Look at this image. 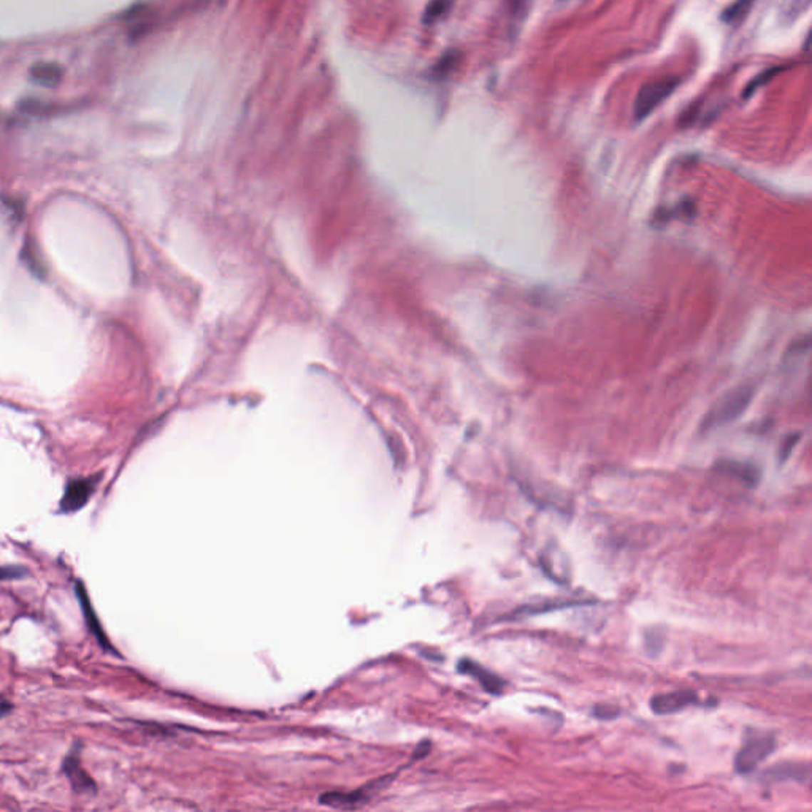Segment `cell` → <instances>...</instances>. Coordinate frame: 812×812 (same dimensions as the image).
Instances as JSON below:
<instances>
[{
    "mask_svg": "<svg viewBox=\"0 0 812 812\" xmlns=\"http://www.w3.org/2000/svg\"><path fill=\"white\" fill-rule=\"evenodd\" d=\"M11 708H13L11 703L6 701L4 697H0V717H4V716L9 714V712L11 711Z\"/></svg>",
    "mask_w": 812,
    "mask_h": 812,
    "instance_id": "21",
    "label": "cell"
},
{
    "mask_svg": "<svg viewBox=\"0 0 812 812\" xmlns=\"http://www.w3.org/2000/svg\"><path fill=\"white\" fill-rule=\"evenodd\" d=\"M366 800H369V796L365 795V790H360V792H351V793H326L321 796L319 801L332 808L348 809V808H356L357 804H362Z\"/></svg>",
    "mask_w": 812,
    "mask_h": 812,
    "instance_id": "11",
    "label": "cell"
},
{
    "mask_svg": "<svg viewBox=\"0 0 812 812\" xmlns=\"http://www.w3.org/2000/svg\"><path fill=\"white\" fill-rule=\"evenodd\" d=\"M811 774V766L808 764H796V761H782L779 765H774L768 768L764 773L765 782H786V781H795V782H806Z\"/></svg>",
    "mask_w": 812,
    "mask_h": 812,
    "instance_id": "8",
    "label": "cell"
},
{
    "mask_svg": "<svg viewBox=\"0 0 812 812\" xmlns=\"http://www.w3.org/2000/svg\"><path fill=\"white\" fill-rule=\"evenodd\" d=\"M454 2L456 0H430L426 10H423V24L432 26L441 21L453 9Z\"/></svg>",
    "mask_w": 812,
    "mask_h": 812,
    "instance_id": "14",
    "label": "cell"
},
{
    "mask_svg": "<svg viewBox=\"0 0 812 812\" xmlns=\"http://www.w3.org/2000/svg\"><path fill=\"white\" fill-rule=\"evenodd\" d=\"M78 755H80L78 747H76V751L73 749L67 755L66 760H63V765H62L63 773H66L68 781L72 782V786L76 792L94 793L96 792V782L91 779L88 773L81 768Z\"/></svg>",
    "mask_w": 812,
    "mask_h": 812,
    "instance_id": "9",
    "label": "cell"
},
{
    "mask_svg": "<svg viewBox=\"0 0 812 812\" xmlns=\"http://www.w3.org/2000/svg\"><path fill=\"white\" fill-rule=\"evenodd\" d=\"M787 441H788V444L786 443V444H783V446H782V449H781V462L786 461V458L790 456V451H792V448L795 446V443L798 441V435H793V436L787 438Z\"/></svg>",
    "mask_w": 812,
    "mask_h": 812,
    "instance_id": "20",
    "label": "cell"
},
{
    "mask_svg": "<svg viewBox=\"0 0 812 812\" xmlns=\"http://www.w3.org/2000/svg\"><path fill=\"white\" fill-rule=\"evenodd\" d=\"M755 2H757V0H734L730 6H726V9L722 11V19L729 24L739 23L741 19H744L747 16V13H749Z\"/></svg>",
    "mask_w": 812,
    "mask_h": 812,
    "instance_id": "15",
    "label": "cell"
},
{
    "mask_svg": "<svg viewBox=\"0 0 812 812\" xmlns=\"http://www.w3.org/2000/svg\"><path fill=\"white\" fill-rule=\"evenodd\" d=\"M592 714L600 720H612L620 714V711L619 708H614L611 704H597Z\"/></svg>",
    "mask_w": 812,
    "mask_h": 812,
    "instance_id": "19",
    "label": "cell"
},
{
    "mask_svg": "<svg viewBox=\"0 0 812 812\" xmlns=\"http://www.w3.org/2000/svg\"><path fill=\"white\" fill-rule=\"evenodd\" d=\"M27 576V568L19 565H4L0 567V581H15Z\"/></svg>",
    "mask_w": 812,
    "mask_h": 812,
    "instance_id": "18",
    "label": "cell"
},
{
    "mask_svg": "<svg viewBox=\"0 0 812 812\" xmlns=\"http://www.w3.org/2000/svg\"><path fill=\"white\" fill-rule=\"evenodd\" d=\"M679 84H681L679 78H676V76H668V78L655 80L652 83H647L646 86H642L637 96V101H634V107H633L634 119H637V121H642V119L647 118L657 107H660V105L674 93Z\"/></svg>",
    "mask_w": 812,
    "mask_h": 812,
    "instance_id": "3",
    "label": "cell"
},
{
    "mask_svg": "<svg viewBox=\"0 0 812 812\" xmlns=\"http://www.w3.org/2000/svg\"><path fill=\"white\" fill-rule=\"evenodd\" d=\"M752 397L754 389L749 386L738 387V389L726 392L722 399L716 401L708 414L704 416L701 422V432H709V430L726 426L729 422L738 419L746 411V408L751 405Z\"/></svg>",
    "mask_w": 812,
    "mask_h": 812,
    "instance_id": "1",
    "label": "cell"
},
{
    "mask_svg": "<svg viewBox=\"0 0 812 812\" xmlns=\"http://www.w3.org/2000/svg\"><path fill=\"white\" fill-rule=\"evenodd\" d=\"M97 483H98V476L75 479V481L68 483L59 503V511L70 514L81 510V508L89 501L91 495L94 493Z\"/></svg>",
    "mask_w": 812,
    "mask_h": 812,
    "instance_id": "5",
    "label": "cell"
},
{
    "mask_svg": "<svg viewBox=\"0 0 812 812\" xmlns=\"http://www.w3.org/2000/svg\"><path fill=\"white\" fill-rule=\"evenodd\" d=\"M458 61H461V56L456 51H451L446 53L443 56V58L436 62V66L433 67V76L435 78H446L449 73L454 72V68L457 67Z\"/></svg>",
    "mask_w": 812,
    "mask_h": 812,
    "instance_id": "16",
    "label": "cell"
},
{
    "mask_svg": "<svg viewBox=\"0 0 812 812\" xmlns=\"http://www.w3.org/2000/svg\"><path fill=\"white\" fill-rule=\"evenodd\" d=\"M31 76L34 81L45 84V86H56L62 81L63 72L56 63H35L31 68Z\"/></svg>",
    "mask_w": 812,
    "mask_h": 812,
    "instance_id": "13",
    "label": "cell"
},
{
    "mask_svg": "<svg viewBox=\"0 0 812 812\" xmlns=\"http://www.w3.org/2000/svg\"><path fill=\"white\" fill-rule=\"evenodd\" d=\"M579 605H585V602H554V600H546V602H541V603L520 606V608L514 610L511 616H514V617L535 616V614H543V612H549V611H555V610H562V608H570V606H579Z\"/></svg>",
    "mask_w": 812,
    "mask_h": 812,
    "instance_id": "12",
    "label": "cell"
},
{
    "mask_svg": "<svg viewBox=\"0 0 812 812\" xmlns=\"http://www.w3.org/2000/svg\"><path fill=\"white\" fill-rule=\"evenodd\" d=\"M698 700H700V698H698V694L694 690L690 689L673 690L668 692V694L654 695L651 700V709L657 716L676 714V712L686 709L689 706L697 704Z\"/></svg>",
    "mask_w": 812,
    "mask_h": 812,
    "instance_id": "4",
    "label": "cell"
},
{
    "mask_svg": "<svg viewBox=\"0 0 812 812\" xmlns=\"http://www.w3.org/2000/svg\"><path fill=\"white\" fill-rule=\"evenodd\" d=\"M458 672L475 677V679L481 684V687L492 695H500L506 687V682L501 679V677L493 674L492 672H489V669H485L484 667L479 665V663L473 662L470 659H463L461 663H458Z\"/></svg>",
    "mask_w": 812,
    "mask_h": 812,
    "instance_id": "7",
    "label": "cell"
},
{
    "mask_svg": "<svg viewBox=\"0 0 812 812\" xmlns=\"http://www.w3.org/2000/svg\"><path fill=\"white\" fill-rule=\"evenodd\" d=\"M720 471L726 473V475H731V476H736L741 481L746 483L747 485H757L759 479H760V471L757 467H754L752 463H743V462H720L719 465Z\"/></svg>",
    "mask_w": 812,
    "mask_h": 812,
    "instance_id": "10",
    "label": "cell"
},
{
    "mask_svg": "<svg viewBox=\"0 0 812 812\" xmlns=\"http://www.w3.org/2000/svg\"><path fill=\"white\" fill-rule=\"evenodd\" d=\"M75 592H76V597H78V602H80V605H81V610H83V614H84V619H86V624H88L89 632L94 634L96 639L98 641V644H101V646L105 649V651L115 652V649H113L111 642H110L108 638H107V634H105L101 622H98V617H97V614H96V611H94V606H93V603H91V598H89V595H88L86 589H84V585H83L81 582H76Z\"/></svg>",
    "mask_w": 812,
    "mask_h": 812,
    "instance_id": "6",
    "label": "cell"
},
{
    "mask_svg": "<svg viewBox=\"0 0 812 812\" xmlns=\"http://www.w3.org/2000/svg\"><path fill=\"white\" fill-rule=\"evenodd\" d=\"M776 749V736L761 730H749L739 752L734 755V771L751 774Z\"/></svg>",
    "mask_w": 812,
    "mask_h": 812,
    "instance_id": "2",
    "label": "cell"
},
{
    "mask_svg": "<svg viewBox=\"0 0 812 812\" xmlns=\"http://www.w3.org/2000/svg\"><path fill=\"white\" fill-rule=\"evenodd\" d=\"M505 2L508 5V10L511 13V16L515 19L525 18L532 6V0H505Z\"/></svg>",
    "mask_w": 812,
    "mask_h": 812,
    "instance_id": "17",
    "label": "cell"
}]
</instances>
